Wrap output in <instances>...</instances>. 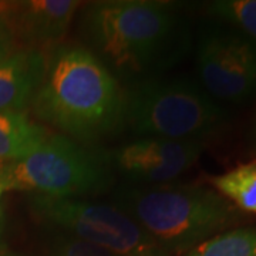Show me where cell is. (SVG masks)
Returning <instances> with one entry per match:
<instances>
[{"mask_svg":"<svg viewBox=\"0 0 256 256\" xmlns=\"http://www.w3.org/2000/svg\"><path fill=\"white\" fill-rule=\"evenodd\" d=\"M86 48L132 82L160 77L186 56L191 28L184 6L166 0H100L82 6Z\"/></svg>","mask_w":256,"mask_h":256,"instance_id":"cell-1","label":"cell"},{"mask_svg":"<svg viewBox=\"0 0 256 256\" xmlns=\"http://www.w3.org/2000/svg\"><path fill=\"white\" fill-rule=\"evenodd\" d=\"M32 108L37 118L80 144H92L124 126V92L86 47H54Z\"/></svg>","mask_w":256,"mask_h":256,"instance_id":"cell-2","label":"cell"},{"mask_svg":"<svg viewBox=\"0 0 256 256\" xmlns=\"http://www.w3.org/2000/svg\"><path fill=\"white\" fill-rule=\"evenodd\" d=\"M111 204L172 256L185 255L239 220L234 204L196 184H124L112 192Z\"/></svg>","mask_w":256,"mask_h":256,"instance_id":"cell-3","label":"cell"},{"mask_svg":"<svg viewBox=\"0 0 256 256\" xmlns=\"http://www.w3.org/2000/svg\"><path fill=\"white\" fill-rule=\"evenodd\" d=\"M228 118L220 101L190 77H152L124 92V126L140 138L205 142Z\"/></svg>","mask_w":256,"mask_h":256,"instance_id":"cell-4","label":"cell"},{"mask_svg":"<svg viewBox=\"0 0 256 256\" xmlns=\"http://www.w3.org/2000/svg\"><path fill=\"white\" fill-rule=\"evenodd\" d=\"M110 168L107 156L54 134L26 156L0 164V185L36 195L80 198L106 190L111 182Z\"/></svg>","mask_w":256,"mask_h":256,"instance_id":"cell-5","label":"cell"},{"mask_svg":"<svg viewBox=\"0 0 256 256\" xmlns=\"http://www.w3.org/2000/svg\"><path fill=\"white\" fill-rule=\"evenodd\" d=\"M28 210L47 230H57L118 256H172L112 204L32 194Z\"/></svg>","mask_w":256,"mask_h":256,"instance_id":"cell-6","label":"cell"},{"mask_svg":"<svg viewBox=\"0 0 256 256\" xmlns=\"http://www.w3.org/2000/svg\"><path fill=\"white\" fill-rule=\"evenodd\" d=\"M201 86L216 101L244 104L256 97V42L238 28L210 18L196 42Z\"/></svg>","mask_w":256,"mask_h":256,"instance_id":"cell-7","label":"cell"},{"mask_svg":"<svg viewBox=\"0 0 256 256\" xmlns=\"http://www.w3.org/2000/svg\"><path fill=\"white\" fill-rule=\"evenodd\" d=\"M204 148L202 141L146 137L112 150L107 160L128 184L160 185L171 182L188 171Z\"/></svg>","mask_w":256,"mask_h":256,"instance_id":"cell-8","label":"cell"},{"mask_svg":"<svg viewBox=\"0 0 256 256\" xmlns=\"http://www.w3.org/2000/svg\"><path fill=\"white\" fill-rule=\"evenodd\" d=\"M82 8L76 0H30L10 6L18 34L28 48L52 47L67 33L72 20Z\"/></svg>","mask_w":256,"mask_h":256,"instance_id":"cell-9","label":"cell"},{"mask_svg":"<svg viewBox=\"0 0 256 256\" xmlns=\"http://www.w3.org/2000/svg\"><path fill=\"white\" fill-rule=\"evenodd\" d=\"M42 50L22 48L0 66V112L24 111L36 96L46 72Z\"/></svg>","mask_w":256,"mask_h":256,"instance_id":"cell-10","label":"cell"},{"mask_svg":"<svg viewBox=\"0 0 256 256\" xmlns=\"http://www.w3.org/2000/svg\"><path fill=\"white\" fill-rule=\"evenodd\" d=\"M48 136L24 111L0 112V164L26 156Z\"/></svg>","mask_w":256,"mask_h":256,"instance_id":"cell-11","label":"cell"},{"mask_svg":"<svg viewBox=\"0 0 256 256\" xmlns=\"http://www.w3.org/2000/svg\"><path fill=\"white\" fill-rule=\"evenodd\" d=\"M215 191L238 210L256 215V161L240 164L210 180Z\"/></svg>","mask_w":256,"mask_h":256,"instance_id":"cell-12","label":"cell"},{"mask_svg":"<svg viewBox=\"0 0 256 256\" xmlns=\"http://www.w3.org/2000/svg\"><path fill=\"white\" fill-rule=\"evenodd\" d=\"M184 256H256V226L224 230Z\"/></svg>","mask_w":256,"mask_h":256,"instance_id":"cell-13","label":"cell"},{"mask_svg":"<svg viewBox=\"0 0 256 256\" xmlns=\"http://www.w3.org/2000/svg\"><path fill=\"white\" fill-rule=\"evenodd\" d=\"M210 18L232 24L256 42V0H215L206 4Z\"/></svg>","mask_w":256,"mask_h":256,"instance_id":"cell-14","label":"cell"},{"mask_svg":"<svg viewBox=\"0 0 256 256\" xmlns=\"http://www.w3.org/2000/svg\"><path fill=\"white\" fill-rule=\"evenodd\" d=\"M44 256H118L73 235L47 230L43 242Z\"/></svg>","mask_w":256,"mask_h":256,"instance_id":"cell-15","label":"cell"},{"mask_svg":"<svg viewBox=\"0 0 256 256\" xmlns=\"http://www.w3.org/2000/svg\"><path fill=\"white\" fill-rule=\"evenodd\" d=\"M14 53V36L4 14L0 18V66Z\"/></svg>","mask_w":256,"mask_h":256,"instance_id":"cell-16","label":"cell"},{"mask_svg":"<svg viewBox=\"0 0 256 256\" xmlns=\"http://www.w3.org/2000/svg\"><path fill=\"white\" fill-rule=\"evenodd\" d=\"M246 144L248 148H249L252 152H256V106L255 110L252 112V117H250L249 128H248Z\"/></svg>","mask_w":256,"mask_h":256,"instance_id":"cell-17","label":"cell"},{"mask_svg":"<svg viewBox=\"0 0 256 256\" xmlns=\"http://www.w3.org/2000/svg\"><path fill=\"white\" fill-rule=\"evenodd\" d=\"M0 256H36V255H30V254H20V252H4Z\"/></svg>","mask_w":256,"mask_h":256,"instance_id":"cell-18","label":"cell"},{"mask_svg":"<svg viewBox=\"0 0 256 256\" xmlns=\"http://www.w3.org/2000/svg\"><path fill=\"white\" fill-rule=\"evenodd\" d=\"M3 191H4V190H3V186L0 185V198H2V194H3Z\"/></svg>","mask_w":256,"mask_h":256,"instance_id":"cell-19","label":"cell"},{"mask_svg":"<svg viewBox=\"0 0 256 256\" xmlns=\"http://www.w3.org/2000/svg\"><path fill=\"white\" fill-rule=\"evenodd\" d=\"M2 14H3V13H2V12H0V18H2Z\"/></svg>","mask_w":256,"mask_h":256,"instance_id":"cell-20","label":"cell"}]
</instances>
